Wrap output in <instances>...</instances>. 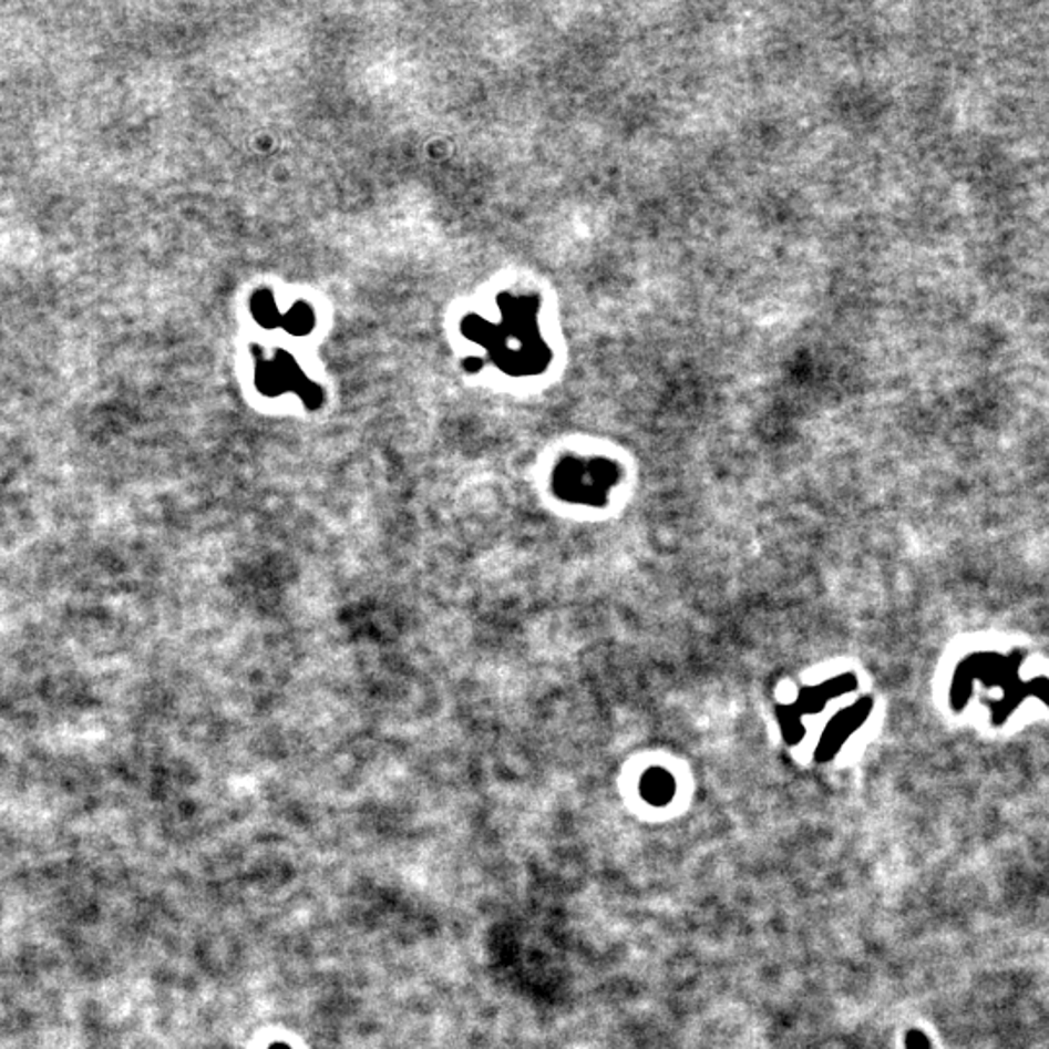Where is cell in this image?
<instances>
[{
  "label": "cell",
  "instance_id": "6da1fadb",
  "mask_svg": "<svg viewBox=\"0 0 1049 1049\" xmlns=\"http://www.w3.org/2000/svg\"><path fill=\"white\" fill-rule=\"evenodd\" d=\"M618 481V466L605 459H566L554 471L556 494L576 504H603Z\"/></svg>",
  "mask_w": 1049,
  "mask_h": 1049
},
{
  "label": "cell",
  "instance_id": "7a4b0ae2",
  "mask_svg": "<svg viewBox=\"0 0 1049 1049\" xmlns=\"http://www.w3.org/2000/svg\"><path fill=\"white\" fill-rule=\"evenodd\" d=\"M855 687H857V679H855L853 675H842V677H836V679L822 682L819 687L805 688V690L799 695L798 702L778 708L781 733L785 737V741L793 744V742H798L799 739H801V734H803L801 718H803L805 713H813V711L821 710V708H824V706L829 703V700L836 698V696L847 695V692H852Z\"/></svg>",
  "mask_w": 1049,
  "mask_h": 1049
},
{
  "label": "cell",
  "instance_id": "3957f363",
  "mask_svg": "<svg viewBox=\"0 0 1049 1049\" xmlns=\"http://www.w3.org/2000/svg\"><path fill=\"white\" fill-rule=\"evenodd\" d=\"M871 710H873V698L865 696L860 702L840 711L824 729L819 749H816V762H826L834 757L837 750L842 749V744L867 721Z\"/></svg>",
  "mask_w": 1049,
  "mask_h": 1049
},
{
  "label": "cell",
  "instance_id": "277c9868",
  "mask_svg": "<svg viewBox=\"0 0 1049 1049\" xmlns=\"http://www.w3.org/2000/svg\"><path fill=\"white\" fill-rule=\"evenodd\" d=\"M675 790H677L675 778L664 768L647 770L644 778H641V783H639L641 798L646 799L649 805L664 806L671 803L672 798H675Z\"/></svg>",
  "mask_w": 1049,
  "mask_h": 1049
},
{
  "label": "cell",
  "instance_id": "5b68a950",
  "mask_svg": "<svg viewBox=\"0 0 1049 1049\" xmlns=\"http://www.w3.org/2000/svg\"><path fill=\"white\" fill-rule=\"evenodd\" d=\"M906 1046L907 1049H929V1040L925 1038L924 1033L912 1030L907 1033Z\"/></svg>",
  "mask_w": 1049,
  "mask_h": 1049
},
{
  "label": "cell",
  "instance_id": "8992f818",
  "mask_svg": "<svg viewBox=\"0 0 1049 1049\" xmlns=\"http://www.w3.org/2000/svg\"><path fill=\"white\" fill-rule=\"evenodd\" d=\"M272 1049H288V1048H285V1046H275V1048Z\"/></svg>",
  "mask_w": 1049,
  "mask_h": 1049
}]
</instances>
